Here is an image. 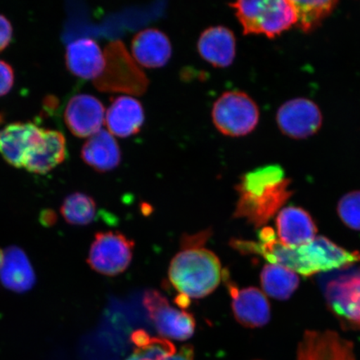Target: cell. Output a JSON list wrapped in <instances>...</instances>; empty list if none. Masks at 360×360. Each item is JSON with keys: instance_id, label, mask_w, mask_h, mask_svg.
<instances>
[{"instance_id": "cell-1", "label": "cell", "mask_w": 360, "mask_h": 360, "mask_svg": "<svg viewBox=\"0 0 360 360\" xmlns=\"http://www.w3.org/2000/svg\"><path fill=\"white\" fill-rule=\"evenodd\" d=\"M259 238L258 243L232 240L231 245L241 254L261 255L271 264L304 276L348 267L360 261L359 252L346 250L323 236L296 248L283 245L269 227L261 229Z\"/></svg>"}, {"instance_id": "cell-2", "label": "cell", "mask_w": 360, "mask_h": 360, "mask_svg": "<svg viewBox=\"0 0 360 360\" xmlns=\"http://www.w3.org/2000/svg\"><path fill=\"white\" fill-rule=\"evenodd\" d=\"M290 180L281 166H264L243 175L236 191L240 195L235 218L247 219L255 227L263 226L280 212L292 195Z\"/></svg>"}, {"instance_id": "cell-3", "label": "cell", "mask_w": 360, "mask_h": 360, "mask_svg": "<svg viewBox=\"0 0 360 360\" xmlns=\"http://www.w3.org/2000/svg\"><path fill=\"white\" fill-rule=\"evenodd\" d=\"M221 264L202 247L182 248L170 264L169 277L180 295L200 299L213 292L222 278Z\"/></svg>"}, {"instance_id": "cell-4", "label": "cell", "mask_w": 360, "mask_h": 360, "mask_svg": "<svg viewBox=\"0 0 360 360\" xmlns=\"http://www.w3.org/2000/svg\"><path fill=\"white\" fill-rule=\"evenodd\" d=\"M245 34H264L276 37L296 24V11L292 0H252L229 4Z\"/></svg>"}, {"instance_id": "cell-5", "label": "cell", "mask_w": 360, "mask_h": 360, "mask_svg": "<svg viewBox=\"0 0 360 360\" xmlns=\"http://www.w3.org/2000/svg\"><path fill=\"white\" fill-rule=\"evenodd\" d=\"M103 55L105 68L100 77L94 79L96 87L102 92H115L142 96L148 80L137 62L129 55L125 45L115 40L107 45Z\"/></svg>"}, {"instance_id": "cell-6", "label": "cell", "mask_w": 360, "mask_h": 360, "mask_svg": "<svg viewBox=\"0 0 360 360\" xmlns=\"http://www.w3.org/2000/svg\"><path fill=\"white\" fill-rule=\"evenodd\" d=\"M213 122L220 133L240 137L250 134L259 120L258 105L245 92H225L214 103Z\"/></svg>"}, {"instance_id": "cell-7", "label": "cell", "mask_w": 360, "mask_h": 360, "mask_svg": "<svg viewBox=\"0 0 360 360\" xmlns=\"http://www.w3.org/2000/svg\"><path fill=\"white\" fill-rule=\"evenodd\" d=\"M134 247V241L121 233H97L90 246L87 262L98 274L118 276L131 263Z\"/></svg>"}, {"instance_id": "cell-8", "label": "cell", "mask_w": 360, "mask_h": 360, "mask_svg": "<svg viewBox=\"0 0 360 360\" xmlns=\"http://www.w3.org/2000/svg\"><path fill=\"white\" fill-rule=\"evenodd\" d=\"M143 304L160 335L181 341L193 336L195 330V318L190 313L171 307L168 300L160 292H146Z\"/></svg>"}, {"instance_id": "cell-9", "label": "cell", "mask_w": 360, "mask_h": 360, "mask_svg": "<svg viewBox=\"0 0 360 360\" xmlns=\"http://www.w3.org/2000/svg\"><path fill=\"white\" fill-rule=\"evenodd\" d=\"M326 295L328 308L341 325L360 330V271L343 274L328 283Z\"/></svg>"}, {"instance_id": "cell-10", "label": "cell", "mask_w": 360, "mask_h": 360, "mask_svg": "<svg viewBox=\"0 0 360 360\" xmlns=\"http://www.w3.org/2000/svg\"><path fill=\"white\" fill-rule=\"evenodd\" d=\"M276 120L281 132L295 139L312 136L321 128L323 122L321 111L316 103L304 98L283 103L277 112Z\"/></svg>"}, {"instance_id": "cell-11", "label": "cell", "mask_w": 360, "mask_h": 360, "mask_svg": "<svg viewBox=\"0 0 360 360\" xmlns=\"http://www.w3.org/2000/svg\"><path fill=\"white\" fill-rule=\"evenodd\" d=\"M222 278L232 298V309L236 321L246 328H260L270 321V305L266 296L257 288L240 290L229 277L227 269Z\"/></svg>"}, {"instance_id": "cell-12", "label": "cell", "mask_w": 360, "mask_h": 360, "mask_svg": "<svg viewBox=\"0 0 360 360\" xmlns=\"http://www.w3.org/2000/svg\"><path fill=\"white\" fill-rule=\"evenodd\" d=\"M43 130L31 122L6 125L0 129V155L13 167H24L27 157L41 141Z\"/></svg>"}, {"instance_id": "cell-13", "label": "cell", "mask_w": 360, "mask_h": 360, "mask_svg": "<svg viewBox=\"0 0 360 360\" xmlns=\"http://www.w3.org/2000/svg\"><path fill=\"white\" fill-rule=\"evenodd\" d=\"M65 120L75 136L89 138L101 130L105 107L98 98L90 94H76L67 103Z\"/></svg>"}, {"instance_id": "cell-14", "label": "cell", "mask_w": 360, "mask_h": 360, "mask_svg": "<svg viewBox=\"0 0 360 360\" xmlns=\"http://www.w3.org/2000/svg\"><path fill=\"white\" fill-rule=\"evenodd\" d=\"M66 65L71 73L85 79H96L105 68V58L98 44L92 39L81 38L66 48Z\"/></svg>"}, {"instance_id": "cell-15", "label": "cell", "mask_w": 360, "mask_h": 360, "mask_svg": "<svg viewBox=\"0 0 360 360\" xmlns=\"http://www.w3.org/2000/svg\"><path fill=\"white\" fill-rule=\"evenodd\" d=\"M280 241L288 247H300L316 238L317 228L311 216L302 208L289 206L282 209L276 219Z\"/></svg>"}, {"instance_id": "cell-16", "label": "cell", "mask_w": 360, "mask_h": 360, "mask_svg": "<svg viewBox=\"0 0 360 360\" xmlns=\"http://www.w3.org/2000/svg\"><path fill=\"white\" fill-rule=\"evenodd\" d=\"M145 122L141 103L130 96H119L112 101L105 115V123L112 136L127 138L136 134Z\"/></svg>"}, {"instance_id": "cell-17", "label": "cell", "mask_w": 360, "mask_h": 360, "mask_svg": "<svg viewBox=\"0 0 360 360\" xmlns=\"http://www.w3.org/2000/svg\"><path fill=\"white\" fill-rule=\"evenodd\" d=\"M132 56L137 64L148 69L165 66L172 56V45L168 36L157 29H146L134 36Z\"/></svg>"}, {"instance_id": "cell-18", "label": "cell", "mask_w": 360, "mask_h": 360, "mask_svg": "<svg viewBox=\"0 0 360 360\" xmlns=\"http://www.w3.org/2000/svg\"><path fill=\"white\" fill-rule=\"evenodd\" d=\"M64 134L55 129H44L41 141L30 153L24 167L29 172L44 174L57 167L66 159Z\"/></svg>"}, {"instance_id": "cell-19", "label": "cell", "mask_w": 360, "mask_h": 360, "mask_svg": "<svg viewBox=\"0 0 360 360\" xmlns=\"http://www.w3.org/2000/svg\"><path fill=\"white\" fill-rule=\"evenodd\" d=\"M198 51L201 57L213 66L229 67L236 58L235 34L224 26L210 27L201 34Z\"/></svg>"}, {"instance_id": "cell-20", "label": "cell", "mask_w": 360, "mask_h": 360, "mask_svg": "<svg viewBox=\"0 0 360 360\" xmlns=\"http://www.w3.org/2000/svg\"><path fill=\"white\" fill-rule=\"evenodd\" d=\"M81 157L90 167L105 173L118 167L121 151L115 137L107 130L101 129L84 143Z\"/></svg>"}, {"instance_id": "cell-21", "label": "cell", "mask_w": 360, "mask_h": 360, "mask_svg": "<svg viewBox=\"0 0 360 360\" xmlns=\"http://www.w3.org/2000/svg\"><path fill=\"white\" fill-rule=\"evenodd\" d=\"M0 281L13 292H24L32 289L36 281L34 269L20 248L12 246L4 251Z\"/></svg>"}, {"instance_id": "cell-22", "label": "cell", "mask_w": 360, "mask_h": 360, "mask_svg": "<svg viewBox=\"0 0 360 360\" xmlns=\"http://www.w3.org/2000/svg\"><path fill=\"white\" fill-rule=\"evenodd\" d=\"M265 294L278 300H285L298 289L300 278L292 270L276 264L265 265L260 274Z\"/></svg>"}, {"instance_id": "cell-23", "label": "cell", "mask_w": 360, "mask_h": 360, "mask_svg": "<svg viewBox=\"0 0 360 360\" xmlns=\"http://www.w3.org/2000/svg\"><path fill=\"white\" fill-rule=\"evenodd\" d=\"M97 205L92 197L83 193L68 195L60 207V213L68 224L84 226L96 218Z\"/></svg>"}, {"instance_id": "cell-24", "label": "cell", "mask_w": 360, "mask_h": 360, "mask_svg": "<svg viewBox=\"0 0 360 360\" xmlns=\"http://www.w3.org/2000/svg\"><path fill=\"white\" fill-rule=\"evenodd\" d=\"M296 11V25L304 32H310L335 10V0H314V1H296L292 0Z\"/></svg>"}, {"instance_id": "cell-25", "label": "cell", "mask_w": 360, "mask_h": 360, "mask_svg": "<svg viewBox=\"0 0 360 360\" xmlns=\"http://www.w3.org/2000/svg\"><path fill=\"white\" fill-rule=\"evenodd\" d=\"M297 360H326V332H306L299 345Z\"/></svg>"}, {"instance_id": "cell-26", "label": "cell", "mask_w": 360, "mask_h": 360, "mask_svg": "<svg viewBox=\"0 0 360 360\" xmlns=\"http://www.w3.org/2000/svg\"><path fill=\"white\" fill-rule=\"evenodd\" d=\"M338 214L346 226L360 231V191H353L341 198Z\"/></svg>"}, {"instance_id": "cell-27", "label": "cell", "mask_w": 360, "mask_h": 360, "mask_svg": "<svg viewBox=\"0 0 360 360\" xmlns=\"http://www.w3.org/2000/svg\"><path fill=\"white\" fill-rule=\"evenodd\" d=\"M193 348L184 345L179 352L166 356L165 351L155 345L135 349L131 356L126 360H193Z\"/></svg>"}, {"instance_id": "cell-28", "label": "cell", "mask_w": 360, "mask_h": 360, "mask_svg": "<svg viewBox=\"0 0 360 360\" xmlns=\"http://www.w3.org/2000/svg\"><path fill=\"white\" fill-rule=\"evenodd\" d=\"M15 81V74L11 65L0 60V96L10 92Z\"/></svg>"}, {"instance_id": "cell-29", "label": "cell", "mask_w": 360, "mask_h": 360, "mask_svg": "<svg viewBox=\"0 0 360 360\" xmlns=\"http://www.w3.org/2000/svg\"><path fill=\"white\" fill-rule=\"evenodd\" d=\"M12 35L13 29L11 22L6 16L0 15V51L11 43Z\"/></svg>"}, {"instance_id": "cell-30", "label": "cell", "mask_w": 360, "mask_h": 360, "mask_svg": "<svg viewBox=\"0 0 360 360\" xmlns=\"http://www.w3.org/2000/svg\"><path fill=\"white\" fill-rule=\"evenodd\" d=\"M57 217L55 213L52 211L45 210V212L41 214V222L45 225H53L56 222Z\"/></svg>"}, {"instance_id": "cell-31", "label": "cell", "mask_w": 360, "mask_h": 360, "mask_svg": "<svg viewBox=\"0 0 360 360\" xmlns=\"http://www.w3.org/2000/svg\"><path fill=\"white\" fill-rule=\"evenodd\" d=\"M4 252L0 249V271H1V268L4 262Z\"/></svg>"}]
</instances>
